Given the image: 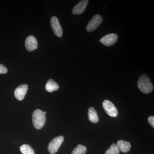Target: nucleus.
I'll list each match as a JSON object with an SVG mask.
<instances>
[{
	"label": "nucleus",
	"mask_w": 154,
	"mask_h": 154,
	"mask_svg": "<svg viewBox=\"0 0 154 154\" xmlns=\"http://www.w3.org/2000/svg\"><path fill=\"white\" fill-rule=\"evenodd\" d=\"M138 88L142 93L148 94L153 91V87L149 77L147 75H142L137 82Z\"/></svg>",
	"instance_id": "f257e3e1"
},
{
	"label": "nucleus",
	"mask_w": 154,
	"mask_h": 154,
	"mask_svg": "<svg viewBox=\"0 0 154 154\" xmlns=\"http://www.w3.org/2000/svg\"><path fill=\"white\" fill-rule=\"evenodd\" d=\"M32 120L35 128L36 129H40L45 124L46 117L43 111L39 109H37L33 112Z\"/></svg>",
	"instance_id": "f03ea898"
},
{
	"label": "nucleus",
	"mask_w": 154,
	"mask_h": 154,
	"mask_svg": "<svg viewBox=\"0 0 154 154\" xmlns=\"http://www.w3.org/2000/svg\"><path fill=\"white\" fill-rule=\"evenodd\" d=\"M64 141L63 136H60L54 138L50 142L48 146V150L50 153L54 154L57 152Z\"/></svg>",
	"instance_id": "7ed1b4c3"
},
{
	"label": "nucleus",
	"mask_w": 154,
	"mask_h": 154,
	"mask_svg": "<svg viewBox=\"0 0 154 154\" xmlns=\"http://www.w3.org/2000/svg\"><path fill=\"white\" fill-rule=\"evenodd\" d=\"M102 105L104 110L108 115L113 117L117 116L118 110L113 103L109 100H105L103 102Z\"/></svg>",
	"instance_id": "20e7f679"
},
{
	"label": "nucleus",
	"mask_w": 154,
	"mask_h": 154,
	"mask_svg": "<svg viewBox=\"0 0 154 154\" xmlns=\"http://www.w3.org/2000/svg\"><path fill=\"white\" fill-rule=\"evenodd\" d=\"M103 19L99 15H96L91 19L88 26L86 28V30L89 32H91L96 30L99 27L102 22Z\"/></svg>",
	"instance_id": "39448f33"
},
{
	"label": "nucleus",
	"mask_w": 154,
	"mask_h": 154,
	"mask_svg": "<svg viewBox=\"0 0 154 154\" xmlns=\"http://www.w3.org/2000/svg\"><path fill=\"white\" fill-rule=\"evenodd\" d=\"M51 25L53 31L56 36L58 37H61L63 34V30L58 19L56 17H51Z\"/></svg>",
	"instance_id": "423d86ee"
},
{
	"label": "nucleus",
	"mask_w": 154,
	"mask_h": 154,
	"mask_svg": "<svg viewBox=\"0 0 154 154\" xmlns=\"http://www.w3.org/2000/svg\"><path fill=\"white\" fill-rule=\"evenodd\" d=\"M118 39V36L115 33L107 34L100 39V42L106 46H110L115 44Z\"/></svg>",
	"instance_id": "0eeeda50"
},
{
	"label": "nucleus",
	"mask_w": 154,
	"mask_h": 154,
	"mask_svg": "<svg viewBox=\"0 0 154 154\" xmlns=\"http://www.w3.org/2000/svg\"><path fill=\"white\" fill-rule=\"evenodd\" d=\"M28 89V85L26 84H23L19 86L14 92V95L16 98L19 101H22L25 98Z\"/></svg>",
	"instance_id": "6e6552de"
},
{
	"label": "nucleus",
	"mask_w": 154,
	"mask_h": 154,
	"mask_svg": "<svg viewBox=\"0 0 154 154\" xmlns=\"http://www.w3.org/2000/svg\"><path fill=\"white\" fill-rule=\"evenodd\" d=\"M25 46L29 51L36 50L38 47V42L36 38L33 36H28L25 40Z\"/></svg>",
	"instance_id": "1a4fd4ad"
},
{
	"label": "nucleus",
	"mask_w": 154,
	"mask_h": 154,
	"mask_svg": "<svg viewBox=\"0 0 154 154\" xmlns=\"http://www.w3.org/2000/svg\"><path fill=\"white\" fill-rule=\"evenodd\" d=\"M89 1L88 0H83L78 3L76 5L73 9L72 13L74 15H79L82 14L87 8Z\"/></svg>",
	"instance_id": "9d476101"
},
{
	"label": "nucleus",
	"mask_w": 154,
	"mask_h": 154,
	"mask_svg": "<svg viewBox=\"0 0 154 154\" xmlns=\"http://www.w3.org/2000/svg\"><path fill=\"white\" fill-rule=\"evenodd\" d=\"M116 145L118 146L119 151L124 153L129 152L131 147L130 143L123 140H119Z\"/></svg>",
	"instance_id": "9b49d317"
},
{
	"label": "nucleus",
	"mask_w": 154,
	"mask_h": 154,
	"mask_svg": "<svg viewBox=\"0 0 154 154\" xmlns=\"http://www.w3.org/2000/svg\"><path fill=\"white\" fill-rule=\"evenodd\" d=\"M88 118L91 122L96 123L99 121V118L98 114L95 108L91 107L88 109Z\"/></svg>",
	"instance_id": "f8f14e48"
},
{
	"label": "nucleus",
	"mask_w": 154,
	"mask_h": 154,
	"mask_svg": "<svg viewBox=\"0 0 154 154\" xmlns=\"http://www.w3.org/2000/svg\"><path fill=\"white\" fill-rule=\"evenodd\" d=\"M59 88V86L57 83L52 79L48 80L45 86L46 91L49 93H52L53 91H57Z\"/></svg>",
	"instance_id": "ddd939ff"
},
{
	"label": "nucleus",
	"mask_w": 154,
	"mask_h": 154,
	"mask_svg": "<svg viewBox=\"0 0 154 154\" xmlns=\"http://www.w3.org/2000/svg\"><path fill=\"white\" fill-rule=\"evenodd\" d=\"M22 154H35L33 148L28 144H24L20 148Z\"/></svg>",
	"instance_id": "4468645a"
},
{
	"label": "nucleus",
	"mask_w": 154,
	"mask_h": 154,
	"mask_svg": "<svg viewBox=\"0 0 154 154\" xmlns=\"http://www.w3.org/2000/svg\"><path fill=\"white\" fill-rule=\"evenodd\" d=\"M87 151V149L85 146L79 144L73 150L71 154H85Z\"/></svg>",
	"instance_id": "2eb2a0df"
},
{
	"label": "nucleus",
	"mask_w": 154,
	"mask_h": 154,
	"mask_svg": "<svg viewBox=\"0 0 154 154\" xmlns=\"http://www.w3.org/2000/svg\"><path fill=\"white\" fill-rule=\"evenodd\" d=\"M119 152L120 151L117 146L115 143H113L110 148L105 152V154H119Z\"/></svg>",
	"instance_id": "dca6fc26"
},
{
	"label": "nucleus",
	"mask_w": 154,
	"mask_h": 154,
	"mask_svg": "<svg viewBox=\"0 0 154 154\" xmlns=\"http://www.w3.org/2000/svg\"><path fill=\"white\" fill-rule=\"evenodd\" d=\"M8 72L7 68L4 65L0 64V74H6Z\"/></svg>",
	"instance_id": "f3484780"
},
{
	"label": "nucleus",
	"mask_w": 154,
	"mask_h": 154,
	"mask_svg": "<svg viewBox=\"0 0 154 154\" xmlns=\"http://www.w3.org/2000/svg\"><path fill=\"white\" fill-rule=\"evenodd\" d=\"M148 122L153 128H154V116H150L148 118Z\"/></svg>",
	"instance_id": "a211bd4d"
},
{
	"label": "nucleus",
	"mask_w": 154,
	"mask_h": 154,
	"mask_svg": "<svg viewBox=\"0 0 154 154\" xmlns=\"http://www.w3.org/2000/svg\"><path fill=\"white\" fill-rule=\"evenodd\" d=\"M43 113H44V114H45V115H46V112H45V111H43Z\"/></svg>",
	"instance_id": "6ab92c4d"
}]
</instances>
